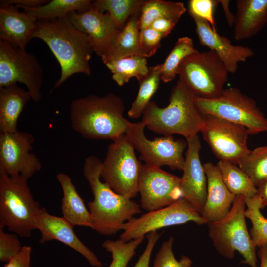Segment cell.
Wrapping results in <instances>:
<instances>
[{"mask_svg":"<svg viewBox=\"0 0 267 267\" xmlns=\"http://www.w3.org/2000/svg\"><path fill=\"white\" fill-rule=\"evenodd\" d=\"M56 178L63 194L61 206L63 217L73 227L80 226L92 228L90 213L70 178L66 174L61 172L57 174Z\"/></svg>","mask_w":267,"mask_h":267,"instance_id":"24","label":"cell"},{"mask_svg":"<svg viewBox=\"0 0 267 267\" xmlns=\"http://www.w3.org/2000/svg\"><path fill=\"white\" fill-rule=\"evenodd\" d=\"M244 197L236 195L228 213L217 221L208 223L209 237L218 252L231 259L237 251L243 257L241 263L257 267L256 247L248 231L245 221Z\"/></svg>","mask_w":267,"mask_h":267,"instance_id":"6","label":"cell"},{"mask_svg":"<svg viewBox=\"0 0 267 267\" xmlns=\"http://www.w3.org/2000/svg\"><path fill=\"white\" fill-rule=\"evenodd\" d=\"M161 34L150 27L140 30V41L142 48L151 56L161 47Z\"/></svg>","mask_w":267,"mask_h":267,"instance_id":"39","label":"cell"},{"mask_svg":"<svg viewBox=\"0 0 267 267\" xmlns=\"http://www.w3.org/2000/svg\"><path fill=\"white\" fill-rule=\"evenodd\" d=\"M48 1L47 0H1L0 7L15 5L19 8H32L44 5Z\"/></svg>","mask_w":267,"mask_h":267,"instance_id":"42","label":"cell"},{"mask_svg":"<svg viewBox=\"0 0 267 267\" xmlns=\"http://www.w3.org/2000/svg\"><path fill=\"white\" fill-rule=\"evenodd\" d=\"M145 1L144 0H96L92 1V6L100 13L109 14L122 28L132 16L140 13Z\"/></svg>","mask_w":267,"mask_h":267,"instance_id":"31","label":"cell"},{"mask_svg":"<svg viewBox=\"0 0 267 267\" xmlns=\"http://www.w3.org/2000/svg\"><path fill=\"white\" fill-rule=\"evenodd\" d=\"M257 254L260 260L259 267H267V244L259 247Z\"/></svg>","mask_w":267,"mask_h":267,"instance_id":"46","label":"cell"},{"mask_svg":"<svg viewBox=\"0 0 267 267\" xmlns=\"http://www.w3.org/2000/svg\"><path fill=\"white\" fill-rule=\"evenodd\" d=\"M32 248L24 245L21 251L3 267H31V255Z\"/></svg>","mask_w":267,"mask_h":267,"instance_id":"41","label":"cell"},{"mask_svg":"<svg viewBox=\"0 0 267 267\" xmlns=\"http://www.w3.org/2000/svg\"><path fill=\"white\" fill-rule=\"evenodd\" d=\"M238 165L257 187L267 178V144L250 150Z\"/></svg>","mask_w":267,"mask_h":267,"instance_id":"33","label":"cell"},{"mask_svg":"<svg viewBox=\"0 0 267 267\" xmlns=\"http://www.w3.org/2000/svg\"><path fill=\"white\" fill-rule=\"evenodd\" d=\"M145 127L142 121L137 123L129 121L125 133L140 153V159L147 165L159 167L167 166L172 170H183L185 164L183 152L187 146V141L175 140L172 136L150 140L145 135Z\"/></svg>","mask_w":267,"mask_h":267,"instance_id":"12","label":"cell"},{"mask_svg":"<svg viewBox=\"0 0 267 267\" xmlns=\"http://www.w3.org/2000/svg\"><path fill=\"white\" fill-rule=\"evenodd\" d=\"M43 80V67L34 54L0 40V88L24 84L32 100L38 102L42 97Z\"/></svg>","mask_w":267,"mask_h":267,"instance_id":"10","label":"cell"},{"mask_svg":"<svg viewBox=\"0 0 267 267\" xmlns=\"http://www.w3.org/2000/svg\"><path fill=\"white\" fill-rule=\"evenodd\" d=\"M180 183V177L159 167L143 164L138 185L141 208L152 211L182 198Z\"/></svg>","mask_w":267,"mask_h":267,"instance_id":"14","label":"cell"},{"mask_svg":"<svg viewBox=\"0 0 267 267\" xmlns=\"http://www.w3.org/2000/svg\"><path fill=\"white\" fill-rule=\"evenodd\" d=\"M245 202L247 206L245 217L252 223L249 234L254 245L259 248L267 244V219L261 212L260 200L257 195L245 199Z\"/></svg>","mask_w":267,"mask_h":267,"instance_id":"34","label":"cell"},{"mask_svg":"<svg viewBox=\"0 0 267 267\" xmlns=\"http://www.w3.org/2000/svg\"><path fill=\"white\" fill-rule=\"evenodd\" d=\"M195 97L178 80L171 90L168 105L159 107L151 100L144 110L142 121L148 129L163 136L179 134L186 140L194 136L200 132L204 119Z\"/></svg>","mask_w":267,"mask_h":267,"instance_id":"4","label":"cell"},{"mask_svg":"<svg viewBox=\"0 0 267 267\" xmlns=\"http://www.w3.org/2000/svg\"><path fill=\"white\" fill-rule=\"evenodd\" d=\"M92 3L90 0H52L38 7L21 8L38 20L54 19L66 17L73 11H87Z\"/></svg>","mask_w":267,"mask_h":267,"instance_id":"26","label":"cell"},{"mask_svg":"<svg viewBox=\"0 0 267 267\" xmlns=\"http://www.w3.org/2000/svg\"><path fill=\"white\" fill-rule=\"evenodd\" d=\"M134 149L125 134L113 140L108 147L100 173L103 181L114 192L131 199L139 193L143 165Z\"/></svg>","mask_w":267,"mask_h":267,"instance_id":"7","label":"cell"},{"mask_svg":"<svg viewBox=\"0 0 267 267\" xmlns=\"http://www.w3.org/2000/svg\"><path fill=\"white\" fill-rule=\"evenodd\" d=\"M218 1L219 3L221 4L222 7L229 26H232L235 21V15H233L230 10V0H219Z\"/></svg>","mask_w":267,"mask_h":267,"instance_id":"45","label":"cell"},{"mask_svg":"<svg viewBox=\"0 0 267 267\" xmlns=\"http://www.w3.org/2000/svg\"><path fill=\"white\" fill-rule=\"evenodd\" d=\"M161 77L162 64H158L149 67L147 75L138 81V94L128 111L130 118L136 119L142 116L146 106L158 88Z\"/></svg>","mask_w":267,"mask_h":267,"instance_id":"30","label":"cell"},{"mask_svg":"<svg viewBox=\"0 0 267 267\" xmlns=\"http://www.w3.org/2000/svg\"><path fill=\"white\" fill-rule=\"evenodd\" d=\"M161 235V234L157 231L150 232L146 235L147 243L146 247L134 267H149L152 252Z\"/></svg>","mask_w":267,"mask_h":267,"instance_id":"40","label":"cell"},{"mask_svg":"<svg viewBox=\"0 0 267 267\" xmlns=\"http://www.w3.org/2000/svg\"><path fill=\"white\" fill-rule=\"evenodd\" d=\"M199 51L194 47L193 41L189 37H180L162 64L161 80L168 83L173 80L178 74V70L183 60L187 56Z\"/></svg>","mask_w":267,"mask_h":267,"instance_id":"32","label":"cell"},{"mask_svg":"<svg viewBox=\"0 0 267 267\" xmlns=\"http://www.w3.org/2000/svg\"><path fill=\"white\" fill-rule=\"evenodd\" d=\"M187 150L185 157L181 188L183 198L201 214L207 196V179L200 158L201 144L198 135L186 139Z\"/></svg>","mask_w":267,"mask_h":267,"instance_id":"17","label":"cell"},{"mask_svg":"<svg viewBox=\"0 0 267 267\" xmlns=\"http://www.w3.org/2000/svg\"><path fill=\"white\" fill-rule=\"evenodd\" d=\"M186 11L183 3L162 0H146L139 16L140 30L149 27L159 18L171 19L176 23Z\"/></svg>","mask_w":267,"mask_h":267,"instance_id":"27","label":"cell"},{"mask_svg":"<svg viewBox=\"0 0 267 267\" xmlns=\"http://www.w3.org/2000/svg\"><path fill=\"white\" fill-rule=\"evenodd\" d=\"M174 238L170 237L161 245L154 259L153 267H191V259L185 255L180 259H176L172 250Z\"/></svg>","mask_w":267,"mask_h":267,"instance_id":"36","label":"cell"},{"mask_svg":"<svg viewBox=\"0 0 267 267\" xmlns=\"http://www.w3.org/2000/svg\"><path fill=\"white\" fill-rule=\"evenodd\" d=\"M144 239L145 236H142L128 242L120 239L104 241L102 246L112 255V261L108 267H127Z\"/></svg>","mask_w":267,"mask_h":267,"instance_id":"35","label":"cell"},{"mask_svg":"<svg viewBox=\"0 0 267 267\" xmlns=\"http://www.w3.org/2000/svg\"><path fill=\"white\" fill-rule=\"evenodd\" d=\"M104 64L112 73V79L120 86L133 77L139 81L147 75L149 68L147 58L137 55L108 60Z\"/></svg>","mask_w":267,"mask_h":267,"instance_id":"28","label":"cell"},{"mask_svg":"<svg viewBox=\"0 0 267 267\" xmlns=\"http://www.w3.org/2000/svg\"><path fill=\"white\" fill-rule=\"evenodd\" d=\"M234 23L236 40L250 38L267 23V0H237Z\"/></svg>","mask_w":267,"mask_h":267,"instance_id":"22","label":"cell"},{"mask_svg":"<svg viewBox=\"0 0 267 267\" xmlns=\"http://www.w3.org/2000/svg\"><path fill=\"white\" fill-rule=\"evenodd\" d=\"M219 4L215 0H190L188 2L189 14L207 21L215 32H217L214 17V11Z\"/></svg>","mask_w":267,"mask_h":267,"instance_id":"38","label":"cell"},{"mask_svg":"<svg viewBox=\"0 0 267 267\" xmlns=\"http://www.w3.org/2000/svg\"><path fill=\"white\" fill-rule=\"evenodd\" d=\"M196 25V31L199 42L203 46L214 51L222 61L229 73H235L240 62H245L254 55L250 47L235 45L229 39L215 32L206 20L190 15Z\"/></svg>","mask_w":267,"mask_h":267,"instance_id":"19","label":"cell"},{"mask_svg":"<svg viewBox=\"0 0 267 267\" xmlns=\"http://www.w3.org/2000/svg\"><path fill=\"white\" fill-rule=\"evenodd\" d=\"M4 227L0 226V261L8 262L22 249L19 236L4 231Z\"/></svg>","mask_w":267,"mask_h":267,"instance_id":"37","label":"cell"},{"mask_svg":"<svg viewBox=\"0 0 267 267\" xmlns=\"http://www.w3.org/2000/svg\"><path fill=\"white\" fill-rule=\"evenodd\" d=\"M140 14L132 16L122 28L116 42L106 58L105 62L125 57L137 55L151 56L142 47L140 41Z\"/></svg>","mask_w":267,"mask_h":267,"instance_id":"25","label":"cell"},{"mask_svg":"<svg viewBox=\"0 0 267 267\" xmlns=\"http://www.w3.org/2000/svg\"><path fill=\"white\" fill-rule=\"evenodd\" d=\"M30 99L29 91L17 83L0 88V133L18 130L19 117Z\"/></svg>","mask_w":267,"mask_h":267,"instance_id":"23","label":"cell"},{"mask_svg":"<svg viewBox=\"0 0 267 267\" xmlns=\"http://www.w3.org/2000/svg\"><path fill=\"white\" fill-rule=\"evenodd\" d=\"M191 221L199 225L208 223L196 208L182 198L165 207L132 218L123 225V231L119 238L128 242L165 227Z\"/></svg>","mask_w":267,"mask_h":267,"instance_id":"11","label":"cell"},{"mask_svg":"<svg viewBox=\"0 0 267 267\" xmlns=\"http://www.w3.org/2000/svg\"><path fill=\"white\" fill-rule=\"evenodd\" d=\"M194 102L203 114L242 125L250 134L267 132V118L255 101L237 88L224 89L215 98L195 97Z\"/></svg>","mask_w":267,"mask_h":267,"instance_id":"8","label":"cell"},{"mask_svg":"<svg viewBox=\"0 0 267 267\" xmlns=\"http://www.w3.org/2000/svg\"><path fill=\"white\" fill-rule=\"evenodd\" d=\"M124 111L121 98L109 93L74 99L70 105L69 116L73 129L84 138L113 141L127 129L129 121L124 117Z\"/></svg>","mask_w":267,"mask_h":267,"instance_id":"2","label":"cell"},{"mask_svg":"<svg viewBox=\"0 0 267 267\" xmlns=\"http://www.w3.org/2000/svg\"><path fill=\"white\" fill-rule=\"evenodd\" d=\"M20 175H9L0 170V226L20 237L29 238L36 229V218L41 208Z\"/></svg>","mask_w":267,"mask_h":267,"instance_id":"5","label":"cell"},{"mask_svg":"<svg viewBox=\"0 0 267 267\" xmlns=\"http://www.w3.org/2000/svg\"><path fill=\"white\" fill-rule=\"evenodd\" d=\"M256 195L260 200L261 209H263L267 206V178L257 186Z\"/></svg>","mask_w":267,"mask_h":267,"instance_id":"44","label":"cell"},{"mask_svg":"<svg viewBox=\"0 0 267 267\" xmlns=\"http://www.w3.org/2000/svg\"><path fill=\"white\" fill-rule=\"evenodd\" d=\"M203 167L207 179V189L201 215L209 223L221 220L228 213L236 195L224 183L216 165L207 162Z\"/></svg>","mask_w":267,"mask_h":267,"instance_id":"20","label":"cell"},{"mask_svg":"<svg viewBox=\"0 0 267 267\" xmlns=\"http://www.w3.org/2000/svg\"><path fill=\"white\" fill-rule=\"evenodd\" d=\"M34 141V136L27 132L0 133V170L28 180L42 167L39 158L31 152Z\"/></svg>","mask_w":267,"mask_h":267,"instance_id":"15","label":"cell"},{"mask_svg":"<svg viewBox=\"0 0 267 267\" xmlns=\"http://www.w3.org/2000/svg\"><path fill=\"white\" fill-rule=\"evenodd\" d=\"M102 161L95 156L85 159L83 174L89 183L93 200L88 203L92 229L104 235L115 234L134 216L141 212L136 202L114 192L101 180Z\"/></svg>","mask_w":267,"mask_h":267,"instance_id":"3","label":"cell"},{"mask_svg":"<svg viewBox=\"0 0 267 267\" xmlns=\"http://www.w3.org/2000/svg\"><path fill=\"white\" fill-rule=\"evenodd\" d=\"M204 139L219 160L238 165L250 150V134L244 126L211 115L204 114L201 131Z\"/></svg>","mask_w":267,"mask_h":267,"instance_id":"13","label":"cell"},{"mask_svg":"<svg viewBox=\"0 0 267 267\" xmlns=\"http://www.w3.org/2000/svg\"><path fill=\"white\" fill-rule=\"evenodd\" d=\"M228 71L212 50L186 57L178 70L179 80L195 95L212 99L220 95L228 80Z\"/></svg>","mask_w":267,"mask_h":267,"instance_id":"9","label":"cell"},{"mask_svg":"<svg viewBox=\"0 0 267 267\" xmlns=\"http://www.w3.org/2000/svg\"><path fill=\"white\" fill-rule=\"evenodd\" d=\"M67 17L78 30L88 35L94 52L102 61L104 60L122 29L111 16L100 13L91 5L87 11L71 12Z\"/></svg>","mask_w":267,"mask_h":267,"instance_id":"16","label":"cell"},{"mask_svg":"<svg viewBox=\"0 0 267 267\" xmlns=\"http://www.w3.org/2000/svg\"><path fill=\"white\" fill-rule=\"evenodd\" d=\"M37 19L15 5L0 7V40L25 49L36 29Z\"/></svg>","mask_w":267,"mask_h":267,"instance_id":"21","label":"cell"},{"mask_svg":"<svg viewBox=\"0 0 267 267\" xmlns=\"http://www.w3.org/2000/svg\"><path fill=\"white\" fill-rule=\"evenodd\" d=\"M216 165L224 183L232 193L242 195L245 199L251 198L256 195L257 187L236 164L219 160Z\"/></svg>","mask_w":267,"mask_h":267,"instance_id":"29","label":"cell"},{"mask_svg":"<svg viewBox=\"0 0 267 267\" xmlns=\"http://www.w3.org/2000/svg\"><path fill=\"white\" fill-rule=\"evenodd\" d=\"M36 226L41 234L40 243L53 240L59 241L81 254L91 266H103L96 255L78 238L73 226L63 217L51 215L45 208L41 207L37 216Z\"/></svg>","mask_w":267,"mask_h":267,"instance_id":"18","label":"cell"},{"mask_svg":"<svg viewBox=\"0 0 267 267\" xmlns=\"http://www.w3.org/2000/svg\"><path fill=\"white\" fill-rule=\"evenodd\" d=\"M32 38L44 41L60 65V76L51 91L75 74L90 75L89 62L94 51L89 37L78 30L67 17L37 20Z\"/></svg>","mask_w":267,"mask_h":267,"instance_id":"1","label":"cell"},{"mask_svg":"<svg viewBox=\"0 0 267 267\" xmlns=\"http://www.w3.org/2000/svg\"><path fill=\"white\" fill-rule=\"evenodd\" d=\"M177 23L167 18H159L153 21L149 27L154 29L166 37L173 30Z\"/></svg>","mask_w":267,"mask_h":267,"instance_id":"43","label":"cell"}]
</instances>
